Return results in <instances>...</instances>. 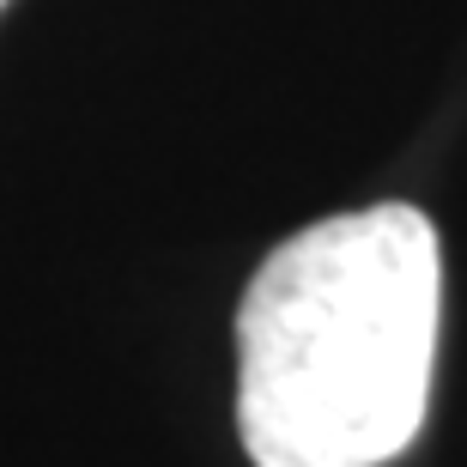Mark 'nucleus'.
Here are the masks:
<instances>
[{
    "instance_id": "f03ea898",
    "label": "nucleus",
    "mask_w": 467,
    "mask_h": 467,
    "mask_svg": "<svg viewBox=\"0 0 467 467\" xmlns=\"http://www.w3.org/2000/svg\"><path fill=\"white\" fill-rule=\"evenodd\" d=\"M0 6H6V0H0Z\"/></svg>"
},
{
    "instance_id": "f257e3e1",
    "label": "nucleus",
    "mask_w": 467,
    "mask_h": 467,
    "mask_svg": "<svg viewBox=\"0 0 467 467\" xmlns=\"http://www.w3.org/2000/svg\"><path fill=\"white\" fill-rule=\"evenodd\" d=\"M443 249L407 201L285 237L237 304V431L255 467H389L431 407Z\"/></svg>"
}]
</instances>
